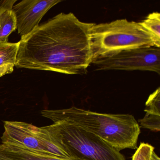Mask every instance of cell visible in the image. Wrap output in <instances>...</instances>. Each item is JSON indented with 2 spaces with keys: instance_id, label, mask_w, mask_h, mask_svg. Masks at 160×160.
<instances>
[{
  "instance_id": "1",
  "label": "cell",
  "mask_w": 160,
  "mask_h": 160,
  "mask_svg": "<svg viewBox=\"0 0 160 160\" xmlns=\"http://www.w3.org/2000/svg\"><path fill=\"white\" fill-rule=\"evenodd\" d=\"M94 23L61 13L21 37L17 68L84 75L93 60L91 42Z\"/></svg>"
},
{
  "instance_id": "2",
  "label": "cell",
  "mask_w": 160,
  "mask_h": 160,
  "mask_svg": "<svg viewBox=\"0 0 160 160\" xmlns=\"http://www.w3.org/2000/svg\"><path fill=\"white\" fill-rule=\"evenodd\" d=\"M41 114L54 123L67 122L95 135L119 151L138 148L140 126L132 115L97 113L75 107L44 110Z\"/></svg>"
},
{
  "instance_id": "3",
  "label": "cell",
  "mask_w": 160,
  "mask_h": 160,
  "mask_svg": "<svg viewBox=\"0 0 160 160\" xmlns=\"http://www.w3.org/2000/svg\"><path fill=\"white\" fill-rule=\"evenodd\" d=\"M91 42L92 61L124 50L146 47H160L138 22L126 19L94 23L92 28Z\"/></svg>"
},
{
  "instance_id": "4",
  "label": "cell",
  "mask_w": 160,
  "mask_h": 160,
  "mask_svg": "<svg viewBox=\"0 0 160 160\" xmlns=\"http://www.w3.org/2000/svg\"><path fill=\"white\" fill-rule=\"evenodd\" d=\"M72 158L83 160H126L120 151L93 134L65 122L44 126Z\"/></svg>"
},
{
  "instance_id": "5",
  "label": "cell",
  "mask_w": 160,
  "mask_h": 160,
  "mask_svg": "<svg viewBox=\"0 0 160 160\" xmlns=\"http://www.w3.org/2000/svg\"><path fill=\"white\" fill-rule=\"evenodd\" d=\"M92 64L96 71L135 70L160 74V48L146 47L124 50L106 58L97 59Z\"/></svg>"
},
{
  "instance_id": "6",
  "label": "cell",
  "mask_w": 160,
  "mask_h": 160,
  "mask_svg": "<svg viewBox=\"0 0 160 160\" xmlns=\"http://www.w3.org/2000/svg\"><path fill=\"white\" fill-rule=\"evenodd\" d=\"M61 0H24L12 8L16 18L18 33L21 37L32 32L44 16Z\"/></svg>"
},
{
  "instance_id": "7",
  "label": "cell",
  "mask_w": 160,
  "mask_h": 160,
  "mask_svg": "<svg viewBox=\"0 0 160 160\" xmlns=\"http://www.w3.org/2000/svg\"><path fill=\"white\" fill-rule=\"evenodd\" d=\"M4 132L1 137L2 144L18 145L47 154L36 134V126L22 122L6 121L4 122Z\"/></svg>"
},
{
  "instance_id": "8",
  "label": "cell",
  "mask_w": 160,
  "mask_h": 160,
  "mask_svg": "<svg viewBox=\"0 0 160 160\" xmlns=\"http://www.w3.org/2000/svg\"><path fill=\"white\" fill-rule=\"evenodd\" d=\"M0 160H83L78 158H63L51 156L18 145H0Z\"/></svg>"
},
{
  "instance_id": "9",
  "label": "cell",
  "mask_w": 160,
  "mask_h": 160,
  "mask_svg": "<svg viewBox=\"0 0 160 160\" xmlns=\"http://www.w3.org/2000/svg\"><path fill=\"white\" fill-rule=\"evenodd\" d=\"M19 44V42L0 43V77L13 72Z\"/></svg>"
},
{
  "instance_id": "10",
  "label": "cell",
  "mask_w": 160,
  "mask_h": 160,
  "mask_svg": "<svg viewBox=\"0 0 160 160\" xmlns=\"http://www.w3.org/2000/svg\"><path fill=\"white\" fill-rule=\"evenodd\" d=\"M14 3L0 7V43H8L10 34L17 29L16 18L12 11Z\"/></svg>"
},
{
  "instance_id": "11",
  "label": "cell",
  "mask_w": 160,
  "mask_h": 160,
  "mask_svg": "<svg viewBox=\"0 0 160 160\" xmlns=\"http://www.w3.org/2000/svg\"><path fill=\"white\" fill-rule=\"evenodd\" d=\"M152 37L160 47V14L153 12L149 14L144 20L138 22Z\"/></svg>"
},
{
  "instance_id": "12",
  "label": "cell",
  "mask_w": 160,
  "mask_h": 160,
  "mask_svg": "<svg viewBox=\"0 0 160 160\" xmlns=\"http://www.w3.org/2000/svg\"><path fill=\"white\" fill-rule=\"evenodd\" d=\"M144 111L146 115L160 117V88H158L148 98Z\"/></svg>"
},
{
  "instance_id": "13",
  "label": "cell",
  "mask_w": 160,
  "mask_h": 160,
  "mask_svg": "<svg viewBox=\"0 0 160 160\" xmlns=\"http://www.w3.org/2000/svg\"><path fill=\"white\" fill-rule=\"evenodd\" d=\"M154 151V147L152 145L141 143L133 155L132 160H150Z\"/></svg>"
},
{
  "instance_id": "14",
  "label": "cell",
  "mask_w": 160,
  "mask_h": 160,
  "mask_svg": "<svg viewBox=\"0 0 160 160\" xmlns=\"http://www.w3.org/2000/svg\"><path fill=\"white\" fill-rule=\"evenodd\" d=\"M142 128L148 129L154 132H159L160 130V116L145 115L144 118L138 120Z\"/></svg>"
},
{
  "instance_id": "15",
  "label": "cell",
  "mask_w": 160,
  "mask_h": 160,
  "mask_svg": "<svg viewBox=\"0 0 160 160\" xmlns=\"http://www.w3.org/2000/svg\"><path fill=\"white\" fill-rule=\"evenodd\" d=\"M17 2V0H0V7L9 5L11 3H15Z\"/></svg>"
},
{
  "instance_id": "16",
  "label": "cell",
  "mask_w": 160,
  "mask_h": 160,
  "mask_svg": "<svg viewBox=\"0 0 160 160\" xmlns=\"http://www.w3.org/2000/svg\"><path fill=\"white\" fill-rule=\"evenodd\" d=\"M150 160H160L159 156L156 154L155 151H153L152 152V156Z\"/></svg>"
}]
</instances>
